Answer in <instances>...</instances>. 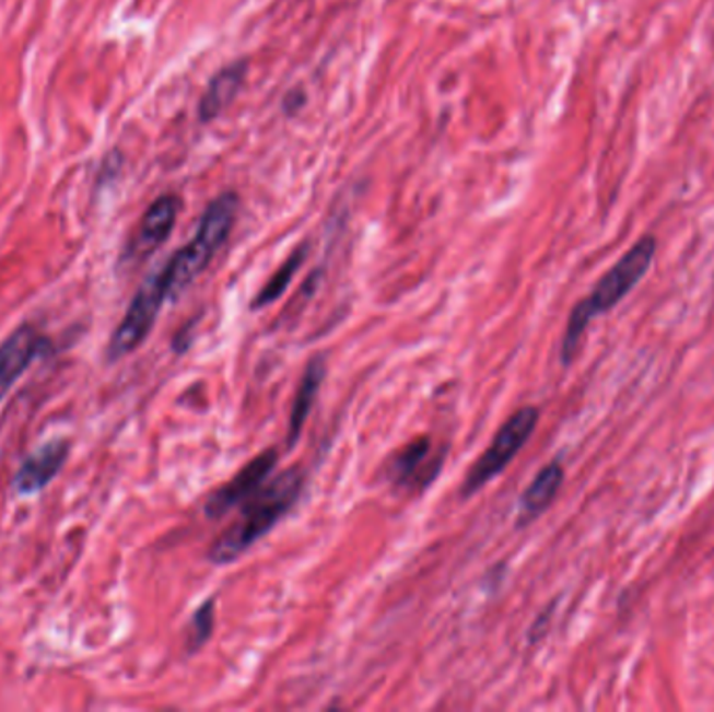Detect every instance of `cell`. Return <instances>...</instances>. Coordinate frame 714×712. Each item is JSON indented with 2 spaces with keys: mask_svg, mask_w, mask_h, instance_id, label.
Returning <instances> with one entry per match:
<instances>
[{
  "mask_svg": "<svg viewBox=\"0 0 714 712\" xmlns=\"http://www.w3.org/2000/svg\"><path fill=\"white\" fill-rule=\"evenodd\" d=\"M236 213H238V197L234 192H224L215 201H211L192 241L180 252L174 253V257L162 268L169 299L183 295L186 287H190L197 280V276L208 268L213 255L226 243Z\"/></svg>",
  "mask_w": 714,
  "mask_h": 712,
  "instance_id": "3",
  "label": "cell"
},
{
  "mask_svg": "<svg viewBox=\"0 0 714 712\" xmlns=\"http://www.w3.org/2000/svg\"><path fill=\"white\" fill-rule=\"evenodd\" d=\"M213 620H215V602L208 599L190 620V638H188V650L195 652L203 647L213 633Z\"/></svg>",
  "mask_w": 714,
  "mask_h": 712,
  "instance_id": "15",
  "label": "cell"
},
{
  "mask_svg": "<svg viewBox=\"0 0 714 712\" xmlns=\"http://www.w3.org/2000/svg\"><path fill=\"white\" fill-rule=\"evenodd\" d=\"M656 255V238L654 236H642L629 252L622 255L621 259L604 275V278L596 284L592 295L576 303L569 326L562 341V364H571L575 358L578 341L587 328V324L594 320L599 314L610 312L614 305H619L622 299L627 297L633 287L644 278L649 270Z\"/></svg>",
  "mask_w": 714,
  "mask_h": 712,
  "instance_id": "2",
  "label": "cell"
},
{
  "mask_svg": "<svg viewBox=\"0 0 714 712\" xmlns=\"http://www.w3.org/2000/svg\"><path fill=\"white\" fill-rule=\"evenodd\" d=\"M303 259H305V247L297 249V252L293 253V255H291V257L280 266V270H278L277 275L272 276V278L268 280V284L259 291V295L255 297L251 307H254V310H257V307H266V305H270L272 301H277V299L289 289V284H291L293 276L297 275V270H300Z\"/></svg>",
  "mask_w": 714,
  "mask_h": 712,
  "instance_id": "14",
  "label": "cell"
},
{
  "mask_svg": "<svg viewBox=\"0 0 714 712\" xmlns=\"http://www.w3.org/2000/svg\"><path fill=\"white\" fill-rule=\"evenodd\" d=\"M70 456V443L66 439H52L43 443L34 454H30L15 472L13 487L20 495H34L43 491L55 477L63 470Z\"/></svg>",
  "mask_w": 714,
  "mask_h": 712,
  "instance_id": "8",
  "label": "cell"
},
{
  "mask_svg": "<svg viewBox=\"0 0 714 712\" xmlns=\"http://www.w3.org/2000/svg\"><path fill=\"white\" fill-rule=\"evenodd\" d=\"M562 481H564V470L558 462H552L539 470V475L530 482L529 489L523 493L518 527L529 525L530 521H535L539 514L546 512V507L555 500Z\"/></svg>",
  "mask_w": 714,
  "mask_h": 712,
  "instance_id": "11",
  "label": "cell"
},
{
  "mask_svg": "<svg viewBox=\"0 0 714 712\" xmlns=\"http://www.w3.org/2000/svg\"><path fill=\"white\" fill-rule=\"evenodd\" d=\"M178 211H180V199L174 195H163L149 207L140 220L139 232L132 243V255L144 257L163 245L174 230Z\"/></svg>",
  "mask_w": 714,
  "mask_h": 712,
  "instance_id": "9",
  "label": "cell"
},
{
  "mask_svg": "<svg viewBox=\"0 0 714 712\" xmlns=\"http://www.w3.org/2000/svg\"><path fill=\"white\" fill-rule=\"evenodd\" d=\"M324 376H326V364H324L323 358H314L307 364V367H305L303 381H301L300 389H297V395H295V401H293V408H291L289 439H286L289 445H295L297 443L301 431H303V424H305L307 416H309L314 404H316L318 390L323 387Z\"/></svg>",
  "mask_w": 714,
  "mask_h": 712,
  "instance_id": "13",
  "label": "cell"
},
{
  "mask_svg": "<svg viewBox=\"0 0 714 712\" xmlns=\"http://www.w3.org/2000/svg\"><path fill=\"white\" fill-rule=\"evenodd\" d=\"M431 447H433L431 439L420 436L412 443H408L399 454H395V458L391 459L393 481L403 485V487H410L412 482H415L418 487H424V477H426V481H431L433 477L426 475V466L441 462V458L429 462Z\"/></svg>",
  "mask_w": 714,
  "mask_h": 712,
  "instance_id": "12",
  "label": "cell"
},
{
  "mask_svg": "<svg viewBox=\"0 0 714 712\" xmlns=\"http://www.w3.org/2000/svg\"><path fill=\"white\" fill-rule=\"evenodd\" d=\"M167 299L169 295H167L165 276H163V270H157L140 284L124 320L117 324L109 345H107L109 362H117L139 349L142 341L149 337L153 324L160 316V310Z\"/></svg>",
  "mask_w": 714,
  "mask_h": 712,
  "instance_id": "5",
  "label": "cell"
},
{
  "mask_svg": "<svg viewBox=\"0 0 714 712\" xmlns=\"http://www.w3.org/2000/svg\"><path fill=\"white\" fill-rule=\"evenodd\" d=\"M245 75H247V63L245 61H236L232 66L220 69L211 78L208 91L203 94L201 105H199V115H201L203 121L215 119L218 115L222 114L231 105L234 96L241 91L243 82H245Z\"/></svg>",
  "mask_w": 714,
  "mask_h": 712,
  "instance_id": "10",
  "label": "cell"
},
{
  "mask_svg": "<svg viewBox=\"0 0 714 712\" xmlns=\"http://www.w3.org/2000/svg\"><path fill=\"white\" fill-rule=\"evenodd\" d=\"M303 481V470L295 466L280 472L274 481L264 485L245 502L238 521L213 541L209 560L213 564H231L241 553L249 550L300 500Z\"/></svg>",
  "mask_w": 714,
  "mask_h": 712,
  "instance_id": "1",
  "label": "cell"
},
{
  "mask_svg": "<svg viewBox=\"0 0 714 712\" xmlns=\"http://www.w3.org/2000/svg\"><path fill=\"white\" fill-rule=\"evenodd\" d=\"M48 339L36 326L24 324L0 343V404L34 360L48 351Z\"/></svg>",
  "mask_w": 714,
  "mask_h": 712,
  "instance_id": "7",
  "label": "cell"
},
{
  "mask_svg": "<svg viewBox=\"0 0 714 712\" xmlns=\"http://www.w3.org/2000/svg\"><path fill=\"white\" fill-rule=\"evenodd\" d=\"M278 452L274 447L261 452L255 456L231 482L220 487L218 491L211 493V498L206 504V514L208 518H222L226 512H231L234 505L245 504L254 493H257L270 472L277 466Z\"/></svg>",
  "mask_w": 714,
  "mask_h": 712,
  "instance_id": "6",
  "label": "cell"
},
{
  "mask_svg": "<svg viewBox=\"0 0 714 712\" xmlns=\"http://www.w3.org/2000/svg\"><path fill=\"white\" fill-rule=\"evenodd\" d=\"M537 422H539L537 408H520L518 412L512 413L506 424L498 431V435L493 436L483 456L468 470L461 485V495L470 498L479 489H483L487 482L493 481L525 447Z\"/></svg>",
  "mask_w": 714,
  "mask_h": 712,
  "instance_id": "4",
  "label": "cell"
}]
</instances>
